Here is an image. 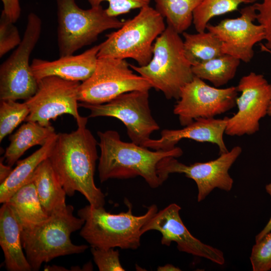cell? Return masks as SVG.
I'll return each instance as SVG.
<instances>
[{"instance_id":"1","label":"cell","mask_w":271,"mask_h":271,"mask_svg":"<svg viewBox=\"0 0 271 271\" xmlns=\"http://www.w3.org/2000/svg\"><path fill=\"white\" fill-rule=\"evenodd\" d=\"M87 120L82 117L75 130L57 133L48 159L67 195L72 197L77 191L91 206L102 207L105 195L94 179L98 143L86 127Z\"/></svg>"},{"instance_id":"2","label":"cell","mask_w":271,"mask_h":271,"mask_svg":"<svg viewBox=\"0 0 271 271\" xmlns=\"http://www.w3.org/2000/svg\"><path fill=\"white\" fill-rule=\"evenodd\" d=\"M100 149L98 171L103 183L110 179H125L141 176L149 186L155 189L162 185L157 167L163 159L181 157L182 150L176 147L170 150L151 151L133 142L121 140L117 131H98Z\"/></svg>"},{"instance_id":"3","label":"cell","mask_w":271,"mask_h":271,"mask_svg":"<svg viewBox=\"0 0 271 271\" xmlns=\"http://www.w3.org/2000/svg\"><path fill=\"white\" fill-rule=\"evenodd\" d=\"M73 211V206L67 205L41 223L22 227V243L32 270H39L43 262L54 258L83 253L88 248L71 241V234L84 223L83 219L74 216Z\"/></svg>"},{"instance_id":"4","label":"cell","mask_w":271,"mask_h":271,"mask_svg":"<svg viewBox=\"0 0 271 271\" xmlns=\"http://www.w3.org/2000/svg\"><path fill=\"white\" fill-rule=\"evenodd\" d=\"M128 210L118 214L105 211L103 206L86 205L78 210V217L84 220L80 231V236L91 247L122 249H136L141 245L143 225L158 212L156 205L148 208L140 216L134 215L132 205L125 201Z\"/></svg>"},{"instance_id":"5","label":"cell","mask_w":271,"mask_h":271,"mask_svg":"<svg viewBox=\"0 0 271 271\" xmlns=\"http://www.w3.org/2000/svg\"><path fill=\"white\" fill-rule=\"evenodd\" d=\"M167 99H179L182 88L194 78L180 34L167 26L153 45V57L144 66L129 64Z\"/></svg>"},{"instance_id":"6","label":"cell","mask_w":271,"mask_h":271,"mask_svg":"<svg viewBox=\"0 0 271 271\" xmlns=\"http://www.w3.org/2000/svg\"><path fill=\"white\" fill-rule=\"evenodd\" d=\"M163 17L147 6L117 30L106 35L100 43L98 58H130L140 66L147 65L153 57V45L166 27Z\"/></svg>"},{"instance_id":"7","label":"cell","mask_w":271,"mask_h":271,"mask_svg":"<svg viewBox=\"0 0 271 271\" xmlns=\"http://www.w3.org/2000/svg\"><path fill=\"white\" fill-rule=\"evenodd\" d=\"M56 1L60 57L73 55L96 41L103 32L118 29L124 23L117 17L110 16L101 5L83 9L78 6L75 0Z\"/></svg>"},{"instance_id":"8","label":"cell","mask_w":271,"mask_h":271,"mask_svg":"<svg viewBox=\"0 0 271 271\" xmlns=\"http://www.w3.org/2000/svg\"><path fill=\"white\" fill-rule=\"evenodd\" d=\"M125 59L98 58L92 75L80 83L78 101L92 104H103L118 96L135 90L153 88L150 82L134 73Z\"/></svg>"},{"instance_id":"9","label":"cell","mask_w":271,"mask_h":271,"mask_svg":"<svg viewBox=\"0 0 271 271\" xmlns=\"http://www.w3.org/2000/svg\"><path fill=\"white\" fill-rule=\"evenodd\" d=\"M42 21L30 13L22 41L0 67V99L27 100L36 92L38 81L29 63L30 55L40 37Z\"/></svg>"},{"instance_id":"10","label":"cell","mask_w":271,"mask_h":271,"mask_svg":"<svg viewBox=\"0 0 271 271\" xmlns=\"http://www.w3.org/2000/svg\"><path fill=\"white\" fill-rule=\"evenodd\" d=\"M149 98L148 90H135L123 93L106 103L81 102L79 106L90 110L88 117L109 116L120 120L125 125L131 142L143 146L151 134L160 129L152 115Z\"/></svg>"},{"instance_id":"11","label":"cell","mask_w":271,"mask_h":271,"mask_svg":"<svg viewBox=\"0 0 271 271\" xmlns=\"http://www.w3.org/2000/svg\"><path fill=\"white\" fill-rule=\"evenodd\" d=\"M241 152V147L237 146L215 160L189 165L179 162L175 157H166L158 165V175L163 184L171 174H184L196 183L197 201L201 202L216 188L227 192L231 190L233 180L229 170Z\"/></svg>"},{"instance_id":"12","label":"cell","mask_w":271,"mask_h":271,"mask_svg":"<svg viewBox=\"0 0 271 271\" xmlns=\"http://www.w3.org/2000/svg\"><path fill=\"white\" fill-rule=\"evenodd\" d=\"M80 83L56 76L38 80L36 93L25 101L30 110L25 121L49 126L51 120L64 114H70L76 121L80 119L78 98Z\"/></svg>"},{"instance_id":"13","label":"cell","mask_w":271,"mask_h":271,"mask_svg":"<svg viewBox=\"0 0 271 271\" xmlns=\"http://www.w3.org/2000/svg\"><path fill=\"white\" fill-rule=\"evenodd\" d=\"M237 94L236 86H211L194 76L182 88L173 112L185 126L197 118L214 117L230 110L236 105Z\"/></svg>"},{"instance_id":"14","label":"cell","mask_w":271,"mask_h":271,"mask_svg":"<svg viewBox=\"0 0 271 271\" xmlns=\"http://www.w3.org/2000/svg\"><path fill=\"white\" fill-rule=\"evenodd\" d=\"M237 112L228 117L225 133L229 136L251 135L259 129V121L267 114L271 102V84L260 74L251 72L236 86Z\"/></svg>"},{"instance_id":"15","label":"cell","mask_w":271,"mask_h":271,"mask_svg":"<svg viewBox=\"0 0 271 271\" xmlns=\"http://www.w3.org/2000/svg\"><path fill=\"white\" fill-rule=\"evenodd\" d=\"M181 209L179 205L172 203L156 212L142 227V234L150 230L158 231L162 234V245L169 246L175 242L180 251L205 258L219 265L223 264V252L204 243L191 234L181 218Z\"/></svg>"},{"instance_id":"16","label":"cell","mask_w":271,"mask_h":271,"mask_svg":"<svg viewBox=\"0 0 271 271\" xmlns=\"http://www.w3.org/2000/svg\"><path fill=\"white\" fill-rule=\"evenodd\" d=\"M240 13L237 18L223 20L216 25L208 24L206 29L221 41L224 54L248 63L254 55V46L264 40L265 33L261 25L254 23L256 19L254 4Z\"/></svg>"},{"instance_id":"17","label":"cell","mask_w":271,"mask_h":271,"mask_svg":"<svg viewBox=\"0 0 271 271\" xmlns=\"http://www.w3.org/2000/svg\"><path fill=\"white\" fill-rule=\"evenodd\" d=\"M227 119V117L223 119L215 117L197 118L182 128L163 130L160 139H150L143 147L154 150H170L174 149L180 141L187 139L215 144L217 146L220 154L226 153L228 151L224 142L223 136Z\"/></svg>"},{"instance_id":"18","label":"cell","mask_w":271,"mask_h":271,"mask_svg":"<svg viewBox=\"0 0 271 271\" xmlns=\"http://www.w3.org/2000/svg\"><path fill=\"white\" fill-rule=\"evenodd\" d=\"M100 45H95L76 55L60 57L54 61L34 59L31 64L33 73L38 80L48 76L65 80L84 81L94 72Z\"/></svg>"},{"instance_id":"19","label":"cell","mask_w":271,"mask_h":271,"mask_svg":"<svg viewBox=\"0 0 271 271\" xmlns=\"http://www.w3.org/2000/svg\"><path fill=\"white\" fill-rule=\"evenodd\" d=\"M21 230V224L12 207L7 203H3L0 209V245L5 267L9 271L32 270L23 251Z\"/></svg>"},{"instance_id":"20","label":"cell","mask_w":271,"mask_h":271,"mask_svg":"<svg viewBox=\"0 0 271 271\" xmlns=\"http://www.w3.org/2000/svg\"><path fill=\"white\" fill-rule=\"evenodd\" d=\"M57 133L53 134L45 144L26 158L18 160L16 167L1 183L0 203H4L21 187L31 181L38 166L48 158L54 145Z\"/></svg>"},{"instance_id":"21","label":"cell","mask_w":271,"mask_h":271,"mask_svg":"<svg viewBox=\"0 0 271 271\" xmlns=\"http://www.w3.org/2000/svg\"><path fill=\"white\" fill-rule=\"evenodd\" d=\"M31 181L34 183L43 209L48 216L67 206V194L48 159L38 166Z\"/></svg>"},{"instance_id":"22","label":"cell","mask_w":271,"mask_h":271,"mask_svg":"<svg viewBox=\"0 0 271 271\" xmlns=\"http://www.w3.org/2000/svg\"><path fill=\"white\" fill-rule=\"evenodd\" d=\"M9 137L10 144L5 152L7 164L12 167L30 148L43 146L56 132L51 125L43 126L38 122L26 121Z\"/></svg>"},{"instance_id":"23","label":"cell","mask_w":271,"mask_h":271,"mask_svg":"<svg viewBox=\"0 0 271 271\" xmlns=\"http://www.w3.org/2000/svg\"><path fill=\"white\" fill-rule=\"evenodd\" d=\"M22 227L35 225L47 220L34 183L30 181L18 190L8 201Z\"/></svg>"},{"instance_id":"24","label":"cell","mask_w":271,"mask_h":271,"mask_svg":"<svg viewBox=\"0 0 271 271\" xmlns=\"http://www.w3.org/2000/svg\"><path fill=\"white\" fill-rule=\"evenodd\" d=\"M182 34L185 55L192 66L224 55L221 41L209 31Z\"/></svg>"},{"instance_id":"25","label":"cell","mask_w":271,"mask_h":271,"mask_svg":"<svg viewBox=\"0 0 271 271\" xmlns=\"http://www.w3.org/2000/svg\"><path fill=\"white\" fill-rule=\"evenodd\" d=\"M155 9L166 19L168 26L179 34L193 23V13L202 0H154Z\"/></svg>"},{"instance_id":"26","label":"cell","mask_w":271,"mask_h":271,"mask_svg":"<svg viewBox=\"0 0 271 271\" xmlns=\"http://www.w3.org/2000/svg\"><path fill=\"white\" fill-rule=\"evenodd\" d=\"M240 60L224 54L205 62L192 66L194 76L209 81L216 87L226 84L235 76Z\"/></svg>"},{"instance_id":"27","label":"cell","mask_w":271,"mask_h":271,"mask_svg":"<svg viewBox=\"0 0 271 271\" xmlns=\"http://www.w3.org/2000/svg\"><path fill=\"white\" fill-rule=\"evenodd\" d=\"M255 2V0H202L193 13V23L197 32H204L213 17L237 10L240 4Z\"/></svg>"},{"instance_id":"28","label":"cell","mask_w":271,"mask_h":271,"mask_svg":"<svg viewBox=\"0 0 271 271\" xmlns=\"http://www.w3.org/2000/svg\"><path fill=\"white\" fill-rule=\"evenodd\" d=\"M29 113V108L25 102L20 103L13 100L1 101L0 142L25 121Z\"/></svg>"},{"instance_id":"29","label":"cell","mask_w":271,"mask_h":271,"mask_svg":"<svg viewBox=\"0 0 271 271\" xmlns=\"http://www.w3.org/2000/svg\"><path fill=\"white\" fill-rule=\"evenodd\" d=\"M250 260L253 271L271 269V231L256 241L251 250Z\"/></svg>"},{"instance_id":"30","label":"cell","mask_w":271,"mask_h":271,"mask_svg":"<svg viewBox=\"0 0 271 271\" xmlns=\"http://www.w3.org/2000/svg\"><path fill=\"white\" fill-rule=\"evenodd\" d=\"M19 30L2 11L0 18V57L21 43Z\"/></svg>"},{"instance_id":"31","label":"cell","mask_w":271,"mask_h":271,"mask_svg":"<svg viewBox=\"0 0 271 271\" xmlns=\"http://www.w3.org/2000/svg\"><path fill=\"white\" fill-rule=\"evenodd\" d=\"M114 248L91 247V252L99 270H125L120 262L119 252L118 250Z\"/></svg>"},{"instance_id":"32","label":"cell","mask_w":271,"mask_h":271,"mask_svg":"<svg viewBox=\"0 0 271 271\" xmlns=\"http://www.w3.org/2000/svg\"><path fill=\"white\" fill-rule=\"evenodd\" d=\"M91 7H98L101 3L106 2L108 3L106 9L107 14L111 17L128 13L130 11L149 6L151 0H87Z\"/></svg>"},{"instance_id":"33","label":"cell","mask_w":271,"mask_h":271,"mask_svg":"<svg viewBox=\"0 0 271 271\" xmlns=\"http://www.w3.org/2000/svg\"><path fill=\"white\" fill-rule=\"evenodd\" d=\"M256 20L264 31L265 43L261 46L271 51V0H255Z\"/></svg>"},{"instance_id":"34","label":"cell","mask_w":271,"mask_h":271,"mask_svg":"<svg viewBox=\"0 0 271 271\" xmlns=\"http://www.w3.org/2000/svg\"><path fill=\"white\" fill-rule=\"evenodd\" d=\"M4 9L2 11L8 18L13 23L19 19L21 9L20 0H1Z\"/></svg>"},{"instance_id":"35","label":"cell","mask_w":271,"mask_h":271,"mask_svg":"<svg viewBox=\"0 0 271 271\" xmlns=\"http://www.w3.org/2000/svg\"><path fill=\"white\" fill-rule=\"evenodd\" d=\"M265 190L271 198V183L265 186ZM271 231V217L263 229L255 236V242L259 240L264 235Z\"/></svg>"},{"instance_id":"36","label":"cell","mask_w":271,"mask_h":271,"mask_svg":"<svg viewBox=\"0 0 271 271\" xmlns=\"http://www.w3.org/2000/svg\"><path fill=\"white\" fill-rule=\"evenodd\" d=\"M4 157L1 158L0 161V182H3L11 174L13 169L12 167L3 163Z\"/></svg>"},{"instance_id":"37","label":"cell","mask_w":271,"mask_h":271,"mask_svg":"<svg viewBox=\"0 0 271 271\" xmlns=\"http://www.w3.org/2000/svg\"><path fill=\"white\" fill-rule=\"evenodd\" d=\"M157 270L159 271H180L181 269L174 266V265L171 264H165L164 266H159Z\"/></svg>"},{"instance_id":"38","label":"cell","mask_w":271,"mask_h":271,"mask_svg":"<svg viewBox=\"0 0 271 271\" xmlns=\"http://www.w3.org/2000/svg\"><path fill=\"white\" fill-rule=\"evenodd\" d=\"M45 270H66L67 269L63 267H61L57 265L47 266L44 268Z\"/></svg>"},{"instance_id":"39","label":"cell","mask_w":271,"mask_h":271,"mask_svg":"<svg viewBox=\"0 0 271 271\" xmlns=\"http://www.w3.org/2000/svg\"><path fill=\"white\" fill-rule=\"evenodd\" d=\"M261 50L267 52L269 53L270 54H271V51L270 50L266 49H265V48L261 46ZM267 115H268L269 116H271V102H270L269 108H268Z\"/></svg>"}]
</instances>
